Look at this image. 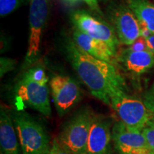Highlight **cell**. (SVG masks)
<instances>
[{
    "mask_svg": "<svg viewBox=\"0 0 154 154\" xmlns=\"http://www.w3.org/2000/svg\"><path fill=\"white\" fill-rule=\"evenodd\" d=\"M66 52L81 80L105 104L111 106L113 96L126 92V83L115 65L92 57L71 40L66 43Z\"/></svg>",
    "mask_w": 154,
    "mask_h": 154,
    "instance_id": "6da1fadb",
    "label": "cell"
},
{
    "mask_svg": "<svg viewBox=\"0 0 154 154\" xmlns=\"http://www.w3.org/2000/svg\"><path fill=\"white\" fill-rule=\"evenodd\" d=\"M23 154H49L50 140L45 127L28 113L11 114Z\"/></svg>",
    "mask_w": 154,
    "mask_h": 154,
    "instance_id": "7a4b0ae2",
    "label": "cell"
},
{
    "mask_svg": "<svg viewBox=\"0 0 154 154\" xmlns=\"http://www.w3.org/2000/svg\"><path fill=\"white\" fill-rule=\"evenodd\" d=\"M96 115L88 107L81 109L66 123L57 140L73 154H87V142Z\"/></svg>",
    "mask_w": 154,
    "mask_h": 154,
    "instance_id": "3957f363",
    "label": "cell"
},
{
    "mask_svg": "<svg viewBox=\"0 0 154 154\" xmlns=\"http://www.w3.org/2000/svg\"><path fill=\"white\" fill-rule=\"evenodd\" d=\"M111 106L121 122L132 129L142 131L154 119V116L143 101L127 95L126 92H121L113 96L111 99Z\"/></svg>",
    "mask_w": 154,
    "mask_h": 154,
    "instance_id": "277c9868",
    "label": "cell"
},
{
    "mask_svg": "<svg viewBox=\"0 0 154 154\" xmlns=\"http://www.w3.org/2000/svg\"><path fill=\"white\" fill-rule=\"evenodd\" d=\"M71 19L75 28L86 35L104 42L117 54L120 42L114 28L111 25L83 10L74 11Z\"/></svg>",
    "mask_w": 154,
    "mask_h": 154,
    "instance_id": "5b68a950",
    "label": "cell"
},
{
    "mask_svg": "<svg viewBox=\"0 0 154 154\" xmlns=\"http://www.w3.org/2000/svg\"><path fill=\"white\" fill-rule=\"evenodd\" d=\"M49 12V0H31L29 8V37L25 58L26 65H31L40 56V44L44 28Z\"/></svg>",
    "mask_w": 154,
    "mask_h": 154,
    "instance_id": "8992f818",
    "label": "cell"
},
{
    "mask_svg": "<svg viewBox=\"0 0 154 154\" xmlns=\"http://www.w3.org/2000/svg\"><path fill=\"white\" fill-rule=\"evenodd\" d=\"M18 110L27 106L44 116L51 115V109L47 85H42L24 76L15 88Z\"/></svg>",
    "mask_w": 154,
    "mask_h": 154,
    "instance_id": "52a82bcc",
    "label": "cell"
},
{
    "mask_svg": "<svg viewBox=\"0 0 154 154\" xmlns=\"http://www.w3.org/2000/svg\"><path fill=\"white\" fill-rule=\"evenodd\" d=\"M109 17L120 43L131 46L140 36V24L126 5L118 4L109 8Z\"/></svg>",
    "mask_w": 154,
    "mask_h": 154,
    "instance_id": "ba28073f",
    "label": "cell"
},
{
    "mask_svg": "<svg viewBox=\"0 0 154 154\" xmlns=\"http://www.w3.org/2000/svg\"><path fill=\"white\" fill-rule=\"evenodd\" d=\"M112 140L119 154H148L151 151L141 131L128 128L121 121L112 127Z\"/></svg>",
    "mask_w": 154,
    "mask_h": 154,
    "instance_id": "9c48e42d",
    "label": "cell"
},
{
    "mask_svg": "<svg viewBox=\"0 0 154 154\" xmlns=\"http://www.w3.org/2000/svg\"><path fill=\"white\" fill-rule=\"evenodd\" d=\"M50 87L56 109L60 116L68 113L81 99L79 87L69 76H54L50 82Z\"/></svg>",
    "mask_w": 154,
    "mask_h": 154,
    "instance_id": "30bf717a",
    "label": "cell"
},
{
    "mask_svg": "<svg viewBox=\"0 0 154 154\" xmlns=\"http://www.w3.org/2000/svg\"><path fill=\"white\" fill-rule=\"evenodd\" d=\"M112 121L109 117L96 115L90 129L87 154H108L112 139Z\"/></svg>",
    "mask_w": 154,
    "mask_h": 154,
    "instance_id": "8fae6325",
    "label": "cell"
},
{
    "mask_svg": "<svg viewBox=\"0 0 154 154\" xmlns=\"http://www.w3.org/2000/svg\"><path fill=\"white\" fill-rule=\"evenodd\" d=\"M116 61L125 72L140 76L154 66V54L150 51H133L128 48L117 51Z\"/></svg>",
    "mask_w": 154,
    "mask_h": 154,
    "instance_id": "7c38bea8",
    "label": "cell"
},
{
    "mask_svg": "<svg viewBox=\"0 0 154 154\" xmlns=\"http://www.w3.org/2000/svg\"><path fill=\"white\" fill-rule=\"evenodd\" d=\"M73 41L80 49L92 57L116 64V54L104 42L86 35L76 28L73 32Z\"/></svg>",
    "mask_w": 154,
    "mask_h": 154,
    "instance_id": "4fadbf2b",
    "label": "cell"
},
{
    "mask_svg": "<svg viewBox=\"0 0 154 154\" xmlns=\"http://www.w3.org/2000/svg\"><path fill=\"white\" fill-rule=\"evenodd\" d=\"M0 145L4 154H21L12 117L2 107L0 112Z\"/></svg>",
    "mask_w": 154,
    "mask_h": 154,
    "instance_id": "5bb4252c",
    "label": "cell"
},
{
    "mask_svg": "<svg viewBox=\"0 0 154 154\" xmlns=\"http://www.w3.org/2000/svg\"><path fill=\"white\" fill-rule=\"evenodd\" d=\"M140 25L147 27L154 34V5L149 0H126Z\"/></svg>",
    "mask_w": 154,
    "mask_h": 154,
    "instance_id": "9a60e30c",
    "label": "cell"
},
{
    "mask_svg": "<svg viewBox=\"0 0 154 154\" xmlns=\"http://www.w3.org/2000/svg\"><path fill=\"white\" fill-rule=\"evenodd\" d=\"M24 76H26L28 79L33 82L42 84V85H47L48 81H49L44 70L40 67L30 69L28 72H26Z\"/></svg>",
    "mask_w": 154,
    "mask_h": 154,
    "instance_id": "2e32d148",
    "label": "cell"
},
{
    "mask_svg": "<svg viewBox=\"0 0 154 154\" xmlns=\"http://www.w3.org/2000/svg\"><path fill=\"white\" fill-rule=\"evenodd\" d=\"M22 0H0V16L6 17L21 6Z\"/></svg>",
    "mask_w": 154,
    "mask_h": 154,
    "instance_id": "e0dca14e",
    "label": "cell"
},
{
    "mask_svg": "<svg viewBox=\"0 0 154 154\" xmlns=\"http://www.w3.org/2000/svg\"><path fill=\"white\" fill-rule=\"evenodd\" d=\"M148 146L151 151H154V119L146 126L142 131Z\"/></svg>",
    "mask_w": 154,
    "mask_h": 154,
    "instance_id": "ac0fdd59",
    "label": "cell"
},
{
    "mask_svg": "<svg viewBox=\"0 0 154 154\" xmlns=\"http://www.w3.org/2000/svg\"><path fill=\"white\" fill-rule=\"evenodd\" d=\"M143 102L154 116V82L151 87L143 94Z\"/></svg>",
    "mask_w": 154,
    "mask_h": 154,
    "instance_id": "d6986e66",
    "label": "cell"
},
{
    "mask_svg": "<svg viewBox=\"0 0 154 154\" xmlns=\"http://www.w3.org/2000/svg\"><path fill=\"white\" fill-rule=\"evenodd\" d=\"M128 49L133 51H150L146 39L142 36H139Z\"/></svg>",
    "mask_w": 154,
    "mask_h": 154,
    "instance_id": "ffe728a7",
    "label": "cell"
},
{
    "mask_svg": "<svg viewBox=\"0 0 154 154\" xmlns=\"http://www.w3.org/2000/svg\"><path fill=\"white\" fill-rule=\"evenodd\" d=\"M49 154H73L66 150L64 147L59 143L57 138H54L53 140L52 146H51V150H50Z\"/></svg>",
    "mask_w": 154,
    "mask_h": 154,
    "instance_id": "44dd1931",
    "label": "cell"
},
{
    "mask_svg": "<svg viewBox=\"0 0 154 154\" xmlns=\"http://www.w3.org/2000/svg\"><path fill=\"white\" fill-rule=\"evenodd\" d=\"M14 61L7 58H1V76L14 68Z\"/></svg>",
    "mask_w": 154,
    "mask_h": 154,
    "instance_id": "7402d4cb",
    "label": "cell"
},
{
    "mask_svg": "<svg viewBox=\"0 0 154 154\" xmlns=\"http://www.w3.org/2000/svg\"><path fill=\"white\" fill-rule=\"evenodd\" d=\"M70 1H76V0H70ZM82 1H84L92 10L96 11V13H98L100 15H103L101 9H100L99 5H98L97 0H82Z\"/></svg>",
    "mask_w": 154,
    "mask_h": 154,
    "instance_id": "603a6c76",
    "label": "cell"
},
{
    "mask_svg": "<svg viewBox=\"0 0 154 154\" xmlns=\"http://www.w3.org/2000/svg\"><path fill=\"white\" fill-rule=\"evenodd\" d=\"M152 32L147 27L143 25H140V36L145 38L146 39L152 35Z\"/></svg>",
    "mask_w": 154,
    "mask_h": 154,
    "instance_id": "cb8c5ba5",
    "label": "cell"
},
{
    "mask_svg": "<svg viewBox=\"0 0 154 154\" xmlns=\"http://www.w3.org/2000/svg\"><path fill=\"white\" fill-rule=\"evenodd\" d=\"M146 42H147L148 47H149L150 51L154 54V34H153L149 38H146Z\"/></svg>",
    "mask_w": 154,
    "mask_h": 154,
    "instance_id": "d4e9b609",
    "label": "cell"
},
{
    "mask_svg": "<svg viewBox=\"0 0 154 154\" xmlns=\"http://www.w3.org/2000/svg\"><path fill=\"white\" fill-rule=\"evenodd\" d=\"M148 154H154V151H151V152H149V153Z\"/></svg>",
    "mask_w": 154,
    "mask_h": 154,
    "instance_id": "484cf974",
    "label": "cell"
}]
</instances>
